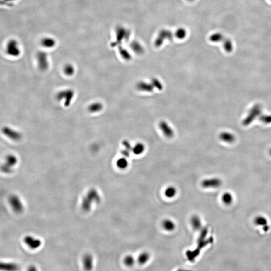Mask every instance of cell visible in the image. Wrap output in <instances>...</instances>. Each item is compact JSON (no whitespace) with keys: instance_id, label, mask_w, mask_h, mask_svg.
<instances>
[{"instance_id":"38","label":"cell","mask_w":271,"mask_h":271,"mask_svg":"<svg viewBox=\"0 0 271 271\" xmlns=\"http://www.w3.org/2000/svg\"><path fill=\"white\" fill-rule=\"evenodd\" d=\"M270 155H271V149L270 150Z\"/></svg>"},{"instance_id":"28","label":"cell","mask_w":271,"mask_h":271,"mask_svg":"<svg viewBox=\"0 0 271 271\" xmlns=\"http://www.w3.org/2000/svg\"><path fill=\"white\" fill-rule=\"evenodd\" d=\"M255 222L258 226H263V227L268 225L267 219L264 217L262 216L257 217L255 219Z\"/></svg>"},{"instance_id":"27","label":"cell","mask_w":271,"mask_h":271,"mask_svg":"<svg viewBox=\"0 0 271 271\" xmlns=\"http://www.w3.org/2000/svg\"><path fill=\"white\" fill-rule=\"evenodd\" d=\"M65 74L68 76H71L74 75L75 72V69L74 66L70 64H67L65 66L63 69Z\"/></svg>"},{"instance_id":"15","label":"cell","mask_w":271,"mask_h":271,"mask_svg":"<svg viewBox=\"0 0 271 271\" xmlns=\"http://www.w3.org/2000/svg\"><path fill=\"white\" fill-rule=\"evenodd\" d=\"M136 88L139 91L146 92H152L154 88L152 83H149L143 81L138 82L136 84Z\"/></svg>"},{"instance_id":"37","label":"cell","mask_w":271,"mask_h":271,"mask_svg":"<svg viewBox=\"0 0 271 271\" xmlns=\"http://www.w3.org/2000/svg\"><path fill=\"white\" fill-rule=\"evenodd\" d=\"M4 1L5 2H7V3H11V2H14V1H15V0H4Z\"/></svg>"},{"instance_id":"14","label":"cell","mask_w":271,"mask_h":271,"mask_svg":"<svg viewBox=\"0 0 271 271\" xmlns=\"http://www.w3.org/2000/svg\"><path fill=\"white\" fill-rule=\"evenodd\" d=\"M93 259L91 254H86L82 259V265L86 270H91L93 268Z\"/></svg>"},{"instance_id":"20","label":"cell","mask_w":271,"mask_h":271,"mask_svg":"<svg viewBox=\"0 0 271 271\" xmlns=\"http://www.w3.org/2000/svg\"><path fill=\"white\" fill-rule=\"evenodd\" d=\"M177 191L175 187L170 186L166 188L165 190L164 194L166 197L168 198H172L176 195Z\"/></svg>"},{"instance_id":"26","label":"cell","mask_w":271,"mask_h":271,"mask_svg":"<svg viewBox=\"0 0 271 271\" xmlns=\"http://www.w3.org/2000/svg\"><path fill=\"white\" fill-rule=\"evenodd\" d=\"M222 201L225 204L230 205L233 202V196L229 192L224 193L222 196Z\"/></svg>"},{"instance_id":"22","label":"cell","mask_w":271,"mask_h":271,"mask_svg":"<svg viewBox=\"0 0 271 271\" xmlns=\"http://www.w3.org/2000/svg\"><path fill=\"white\" fill-rule=\"evenodd\" d=\"M1 268L2 270L7 271H15L17 270L18 267L14 263H1Z\"/></svg>"},{"instance_id":"9","label":"cell","mask_w":271,"mask_h":271,"mask_svg":"<svg viewBox=\"0 0 271 271\" xmlns=\"http://www.w3.org/2000/svg\"><path fill=\"white\" fill-rule=\"evenodd\" d=\"M2 132L6 136H7L8 138H9L11 140L15 141H19L22 138V135L19 132L16 131L8 127H4L2 129Z\"/></svg>"},{"instance_id":"7","label":"cell","mask_w":271,"mask_h":271,"mask_svg":"<svg viewBox=\"0 0 271 271\" xmlns=\"http://www.w3.org/2000/svg\"><path fill=\"white\" fill-rule=\"evenodd\" d=\"M9 204L11 208L16 213H21L24 210V206L20 198L16 195H13L9 197Z\"/></svg>"},{"instance_id":"17","label":"cell","mask_w":271,"mask_h":271,"mask_svg":"<svg viewBox=\"0 0 271 271\" xmlns=\"http://www.w3.org/2000/svg\"><path fill=\"white\" fill-rule=\"evenodd\" d=\"M219 138L220 140L227 143H232L236 140V137L233 134L227 132H224L221 133L219 135Z\"/></svg>"},{"instance_id":"19","label":"cell","mask_w":271,"mask_h":271,"mask_svg":"<svg viewBox=\"0 0 271 271\" xmlns=\"http://www.w3.org/2000/svg\"><path fill=\"white\" fill-rule=\"evenodd\" d=\"M103 105L100 102L92 103L88 107V110L91 113H96L101 111L103 109Z\"/></svg>"},{"instance_id":"16","label":"cell","mask_w":271,"mask_h":271,"mask_svg":"<svg viewBox=\"0 0 271 271\" xmlns=\"http://www.w3.org/2000/svg\"><path fill=\"white\" fill-rule=\"evenodd\" d=\"M56 41L52 37H45L41 40V44L43 47L51 49L56 45Z\"/></svg>"},{"instance_id":"4","label":"cell","mask_w":271,"mask_h":271,"mask_svg":"<svg viewBox=\"0 0 271 271\" xmlns=\"http://www.w3.org/2000/svg\"><path fill=\"white\" fill-rule=\"evenodd\" d=\"M262 114V107L260 105H254L250 109L248 115L246 117L243 124L245 126H247L250 125L253 121L258 116H260Z\"/></svg>"},{"instance_id":"13","label":"cell","mask_w":271,"mask_h":271,"mask_svg":"<svg viewBox=\"0 0 271 271\" xmlns=\"http://www.w3.org/2000/svg\"><path fill=\"white\" fill-rule=\"evenodd\" d=\"M221 181L219 179L210 178L203 180L202 186L204 188H217L220 186Z\"/></svg>"},{"instance_id":"34","label":"cell","mask_w":271,"mask_h":271,"mask_svg":"<svg viewBox=\"0 0 271 271\" xmlns=\"http://www.w3.org/2000/svg\"><path fill=\"white\" fill-rule=\"evenodd\" d=\"M120 52L121 56H122V58L126 60H129L131 59V56L130 55L129 53L125 49H121V50H120Z\"/></svg>"},{"instance_id":"35","label":"cell","mask_w":271,"mask_h":271,"mask_svg":"<svg viewBox=\"0 0 271 271\" xmlns=\"http://www.w3.org/2000/svg\"><path fill=\"white\" fill-rule=\"evenodd\" d=\"M122 144L123 146H124L125 148V149H127V150L130 151H132L133 147L132 146L131 144L130 143V142H129V141H128V140H124V141H123Z\"/></svg>"},{"instance_id":"21","label":"cell","mask_w":271,"mask_h":271,"mask_svg":"<svg viewBox=\"0 0 271 271\" xmlns=\"http://www.w3.org/2000/svg\"><path fill=\"white\" fill-rule=\"evenodd\" d=\"M191 224L195 229H198L201 226V219L197 215H193L190 219Z\"/></svg>"},{"instance_id":"3","label":"cell","mask_w":271,"mask_h":271,"mask_svg":"<svg viewBox=\"0 0 271 271\" xmlns=\"http://www.w3.org/2000/svg\"><path fill=\"white\" fill-rule=\"evenodd\" d=\"M210 40L212 42H219L223 41V47L227 52H231L233 49L232 42L229 39L224 37L222 34L216 33L210 36Z\"/></svg>"},{"instance_id":"18","label":"cell","mask_w":271,"mask_h":271,"mask_svg":"<svg viewBox=\"0 0 271 271\" xmlns=\"http://www.w3.org/2000/svg\"><path fill=\"white\" fill-rule=\"evenodd\" d=\"M162 226L163 229L167 231H172L175 229L176 225L174 222L169 219H166L163 221Z\"/></svg>"},{"instance_id":"31","label":"cell","mask_w":271,"mask_h":271,"mask_svg":"<svg viewBox=\"0 0 271 271\" xmlns=\"http://www.w3.org/2000/svg\"><path fill=\"white\" fill-rule=\"evenodd\" d=\"M151 83L152 84L153 86H154V88H157L158 90L159 91H161L162 89H163V86L162 84L160 81L159 79H157L156 78H153L152 79H151Z\"/></svg>"},{"instance_id":"25","label":"cell","mask_w":271,"mask_h":271,"mask_svg":"<svg viewBox=\"0 0 271 271\" xmlns=\"http://www.w3.org/2000/svg\"><path fill=\"white\" fill-rule=\"evenodd\" d=\"M145 150V146L142 143L137 144L136 145L133 147L132 149V152L134 153V154L136 155H140L143 153L144 151Z\"/></svg>"},{"instance_id":"6","label":"cell","mask_w":271,"mask_h":271,"mask_svg":"<svg viewBox=\"0 0 271 271\" xmlns=\"http://www.w3.org/2000/svg\"><path fill=\"white\" fill-rule=\"evenodd\" d=\"M17 158L13 155H9L6 158L5 164L2 166V171L9 174L12 172V168L17 163Z\"/></svg>"},{"instance_id":"39","label":"cell","mask_w":271,"mask_h":271,"mask_svg":"<svg viewBox=\"0 0 271 271\" xmlns=\"http://www.w3.org/2000/svg\"><path fill=\"white\" fill-rule=\"evenodd\" d=\"M188 1H193V0H188Z\"/></svg>"},{"instance_id":"11","label":"cell","mask_w":271,"mask_h":271,"mask_svg":"<svg viewBox=\"0 0 271 271\" xmlns=\"http://www.w3.org/2000/svg\"><path fill=\"white\" fill-rule=\"evenodd\" d=\"M24 243L29 248L32 250L38 248L42 245V242L38 238L31 236H26L24 238Z\"/></svg>"},{"instance_id":"12","label":"cell","mask_w":271,"mask_h":271,"mask_svg":"<svg viewBox=\"0 0 271 271\" xmlns=\"http://www.w3.org/2000/svg\"><path fill=\"white\" fill-rule=\"evenodd\" d=\"M159 128L165 136L167 138H172L174 136V131L168 123L164 121H162L159 124Z\"/></svg>"},{"instance_id":"10","label":"cell","mask_w":271,"mask_h":271,"mask_svg":"<svg viewBox=\"0 0 271 271\" xmlns=\"http://www.w3.org/2000/svg\"><path fill=\"white\" fill-rule=\"evenodd\" d=\"M172 37L171 32L167 30H162L160 32L159 35L155 42V45L157 47H159L163 44L166 39H171Z\"/></svg>"},{"instance_id":"30","label":"cell","mask_w":271,"mask_h":271,"mask_svg":"<svg viewBox=\"0 0 271 271\" xmlns=\"http://www.w3.org/2000/svg\"><path fill=\"white\" fill-rule=\"evenodd\" d=\"M259 120L264 124H269L271 123V115L261 114V115L259 117Z\"/></svg>"},{"instance_id":"8","label":"cell","mask_w":271,"mask_h":271,"mask_svg":"<svg viewBox=\"0 0 271 271\" xmlns=\"http://www.w3.org/2000/svg\"><path fill=\"white\" fill-rule=\"evenodd\" d=\"M37 61L39 69L45 71L49 67V63L47 53L44 52H39L37 55Z\"/></svg>"},{"instance_id":"32","label":"cell","mask_w":271,"mask_h":271,"mask_svg":"<svg viewBox=\"0 0 271 271\" xmlns=\"http://www.w3.org/2000/svg\"><path fill=\"white\" fill-rule=\"evenodd\" d=\"M186 34V33L185 30L182 28L179 29L176 32V37L180 39H183L184 37H185Z\"/></svg>"},{"instance_id":"24","label":"cell","mask_w":271,"mask_h":271,"mask_svg":"<svg viewBox=\"0 0 271 271\" xmlns=\"http://www.w3.org/2000/svg\"><path fill=\"white\" fill-rule=\"evenodd\" d=\"M116 164L120 169H125L128 167L129 163L126 158H121L117 160Z\"/></svg>"},{"instance_id":"2","label":"cell","mask_w":271,"mask_h":271,"mask_svg":"<svg viewBox=\"0 0 271 271\" xmlns=\"http://www.w3.org/2000/svg\"><path fill=\"white\" fill-rule=\"evenodd\" d=\"M74 96V91L71 89H67L57 93L56 99L59 102H63L65 107H68L70 105L72 100Z\"/></svg>"},{"instance_id":"5","label":"cell","mask_w":271,"mask_h":271,"mask_svg":"<svg viewBox=\"0 0 271 271\" xmlns=\"http://www.w3.org/2000/svg\"><path fill=\"white\" fill-rule=\"evenodd\" d=\"M6 52L10 56L17 57L21 54L20 46L17 41L12 39L9 41L6 45Z\"/></svg>"},{"instance_id":"36","label":"cell","mask_w":271,"mask_h":271,"mask_svg":"<svg viewBox=\"0 0 271 271\" xmlns=\"http://www.w3.org/2000/svg\"><path fill=\"white\" fill-rule=\"evenodd\" d=\"M130 152L131 151L129 150H128L127 149H124V150H122V151H121V153L125 156V157H129V155H130Z\"/></svg>"},{"instance_id":"23","label":"cell","mask_w":271,"mask_h":271,"mask_svg":"<svg viewBox=\"0 0 271 271\" xmlns=\"http://www.w3.org/2000/svg\"><path fill=\"white\" fill-rule=\"evenodd\" d=\"M150 259V255L147 252H143L139 255L138 261L141 265H144L149 261Z\"/></svg>"},{"instance_id":"29","label":"cell","mask_w":271,"mask_h":271,"mask_svg":"<svg viewBox=\"0 0 271 271\" xmlns=\"http://www.w3.org/2000/svg\"><path fill=\"white\" fill-rule=\"evenodd\" d=\"M124 263L126 266L131 267L135 264V259L132 255H127L124 258Z\"/></svg>"},{"instance_id":"33","label":"cell","mask_w":271,"mask_h":271,"mask_svg":"<svg viewBox=\"0 0 271 271\" xmlns=\"http://www.w3.org/2000/svg\"><path fill=\"white\" fill-rule=\"evenodd\" d=\"M131 48L132 49L134 50V51H135L136 53H140L143 51V49H142L141 46H140V44L138 43H137V42H135V43H132L131 45Z\"/></svg>"},{"instance_id":"1","label":"cell","mask_w":271,"mask_h":271,"mask_svg":"<svg viewBox=\"0 0 271 271\" xmlns=\"http://www.w3.org/2000/svg\"><path fill=\"white\" fill-rule=\"evenodd\" d=\"M100 196L98 192L95 189L89 190L86 196L83 198L81 207L85 212H89L94 203H99Z\"/></svg>"}]
</instances>
